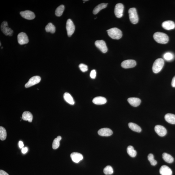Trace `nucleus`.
Returning a JSON list of instances; mask_svg holds the SVG:
<instances>
[{
    "mask_svg": "<svg viewBox=\"0 0 175 175\" xmlns=\"http://www.w3.org/2000/svg\"><path fill=\"white\" fill-rule=\"evenodd\" d=\"M128 101L131 106L135 107L139 106L141 102V100L138 98H130L128 99Z\"/></svg>",
    "mask_w": 175,
    "mask_h": 175,
    "instance_id": "nucleus-18",
    "label": "nucleus"
},
{
    "mask_svg": "<svg viewBox=\"0 0 175 175\" xmlns=\"http://www.w3.org/2000/svg\"><path fill=\"white\" fill-rule=\"evenodd\" d=\"M17 39L20 45L28 43L29 41L28 36L24 32H20L18 34Z\"/></svg>",
    "mask_w": 175,
    "mask_h": 175,
    "instance_id": "nucleus-9",
    "label": "nucleus"
},
{
    "mask_svg": "<svg viewBox=\"0 0 175 175\" xmlns=\"http://www.w3.org/2000/svg\"><path fill=\"white\" fill-rule=\"evenodd\" d=\"M165 120L169 124H175V115L172 113H167L165 117Z\"/></svg>",
    "mask_w": 175,
    "mask_h": 175,
    "instance_id": "nucleus-20",
    "label": "nucleus"
},
{
    "mask_svg": "<svg viewBox=\"0 0 175 175\" xmlns=\"http://www.w3.org/2000/svg\"><path fill=\"white\" fill-rule=\"evenodd\" d=\"M98 134L100 136H111L113 133L111 129L107 128H102L98 131Z\"/></svg>",
    "mask_w": 175,
    "mask_h": 175,
    "instance_id": "nucleus-15",
    "label": "nucleus"
},
{
    "mask_svg": "<svg viewBox=\"0 0 175 175\" xmlns=\"http://www.w3.org/2000/svg\"><path fill=\"white\" fill-rule=\"evenodd\" d=\"M155 40L158 43L166 44L169 41L168 36L164 33L160 32H155L154 35Z\"/></svg>",
    "mask_w": 175,
    "mask_h": 175,
    "instance_id": "nucleus-1",
    "label": "nucleus"
},
{
    "mask_svg": "<svg viewBox=\"0 0 175 175\" xmlns=\"http://www.w3.org/2000/svg\"><path fill=\"white\" fill-rule=\"evenodd\" d=\"M22 118L25 121H28L29 122H31L33 119L32 115L29 112H24L22 114Z\"/></svg>",
    "mask_w": 175,
    "mask_h": 175,
    "instance_id": "nucleus-21",
    "label": "nucleus"
},
{
    "mask_svg": "<svg viewBox=\"0 0 175 175\" xmlns=\"http://www.w3.org/2000/svg\"><path fill=\"white\" fill-rule=\"evenodd\" d=\"M160 173L162 175H172V172L170 168L166 165H162L160 169Z\"/></svg>",
    "mask_w": 175,
    "mask_h": 175,
    "instance_id": "nucleus-17",
    "label": "nucleus"
},
{
    "mask_svg": "<svg viewBox=\"0 0 175 175\" xmlns=\"http://www.w3.org/2000/svg\"><path fill=\"white\" fill-rule=\"evenodd\" d=\"M45 30L47 32L54 34L56 31V27L52 23H49L45 27Z\"/></svg>",
    "mask_w": 175,
    "mask_h": 175,
    "instance_id": "nucleus-26",
    "label": "nucleus"
},
{
    "mask_svg": "<svg viewBox=\"0 0 175 175\" xmlns=\"http://www.w3.org/2000/svg\"><path fill=\"white\" fill-rule=\"evenodd\" d=\"M136 65V61L134 60H125L121 63V65L124 69H129L134 67Z\"/></svg>",
    "mask_w": 175,
    "mask_h": 175,
    "instance_id": "nucleus-10",
    "label": "nucleus"
},
{
    "mask_svg": "<svg viewBox=\"0 0 175 175\" xmlns=\"http://www.w3.org/2000/svg\"><path fill=\"white\" fill-rule=\"evenodd\" d=\"M127 151L128 155L133 158L136 156L137 154L136 150L134 149L133 147L131 146H129L127 147Z\"/></svg>",
    "mask_w": 175,
    "mask_h": 175,
    "instance_id": "nucleus-27",
    "label": "nucleus"
},
{
    "mask_svg": "<svg viewBox=\"0 0 175 175\" xmlns=\"http://www.w3.org/2000/svg\"><path fill=\"white\" fill-rule=\"evenodd\" d=\"M171 85L172 87H175V76L172 79Z\"/></svg>",
    "mask_w": 175,
    "mask_h": 175,
    "instance_id": "nucleus-38",
    "label": "nucleus"
},
{
    "mask_svg": "<svg viewBox=\"0 0 175 175\" xmlns=\"http://www.w3.org/2000/svg\"><path fill=\"white\" fill-rule=\"evenodd\" d=\"M96 46L102 53H105L107 52L108 48L106 42L103 40H97L95 42Z\"/></svg>",
    "mask_w": 175,
    "mask_h": 175,
    "instance_id": "nucleus-11",
    "label": "nucleus"
},
{
    "mask_svg": "<svg viewBox=\"0 0 175 175\" xmlns=\"http://www.w3.org/2000/svg\"><path fill=\"white\" fill-rule=\"evenodd\" d=\"M103 172L106 175H110L112 174L113 173V168L110 166H107L103 169Z\"/></svg>",
    "mask_w": 175,
    "mask_h": 175,
    "instance_id": "nucleus-32",
    "label": "nucleus"
},
{
    "mask_svg": "<svg viewBox=\"0 0 175 175\" xmlns=\"http://www.w3.org/2000/svg\"><path fill=\"white\" fill-rule=\"evenodd\" d=\"M62 139L61 136H58L54 139L52 144V148L53 149H57L59 147L60 145V141Z\"/></svg>",
    "mask_w": 175,
    "mask_h": 175,
    "instance_id": "nucleus-28",
    "label": "nucleus"
},
{
    "mask_svg": "<svg viewBox=\"0 0 175 175\" xmlns=\"http://www.w3.org/2000/svg\"><path fill=\"white\" fill-rule=\"evenodd\" d=\"M88 1V0H86V1Z\"/></svg>",
    "mask_w": 175,
    "mask_h": 175,
    "instance_id": "nucleus-40",
    "label": "nucleus"
},
{
    "mask_svg": "<svg viewBox=\"0 0 175 175\" xmlns=\"http://www.w3.org/2000/svg\"><path fill=\"white\" fill-rule=\"evenodd\" d=\"M162 158L164 160L168 163H172L174 161V158L171 155L166 153L162 154Z\"/></svg>",
    "mask_w": 175,
    "mask_h": 175,
    "instance_id": "nucleus-24",
    "label": "nucleus"
},
{
    "mask_svg": "<svg viewBox=\"0 0 175 175\" xmlns=\"http://www.w3.org/2000/svg\"><path fill=\"white\" fill-rule=\"evenodd\" d=\"M1 29L3 33L6 36H12L13 34V31L11 29L8 27V23L4 21L1 24Z\"/></svg>",
    "mask_w": 175,
    "mask_h": 175,
    "instance_id": "nucleus-5",
    "label": "nucleus"
},
{
    "mask_svg": "<svg viewBox=\"0 0 175 175\" xmlns=\"http://www.w3.org/2000/svg\"><path fill=\"white\" fill-rule=\"evenodd\" d=\"M19 147H20V148H23V147H24V144L23 143V142L21 141H20L19 142Z\"/></svg>",
    "mask_w": 175,
    "mask_h": 175,
    "instance_id": "nucleus-39",
    "label": "nucleus"
},
{
    "mask_svg": "<svg viewBox=\"0 0 175 175\" xmlns=\"http://www.w3.org/2000/svg\"><path fill=\"white\" fill-rule=\"evenodd\" d=\"M27 151H28V148L27 147H23V148H22L21 152L23 154H26Z\"/></svg>",
    "mask_w": 175,
    "mask_h": 175,
    "instance_id": "nucleus-36",
    "label": "nucleus"
},
{
    "mask_svg": "<svg viewBox=\"0 0 175 175\" xmlns=\"http://www.w3.org/2000/svg\"><path fill=\"white\" fill-rule=\"evenodd\" d=\"M162 26L164 29L169 30L175 28V24L174 22L172 20H167L162 23Z\"/></svg>",
    "mask_w": 175,
    "mask_h": 175,
    "instance_id": "nucleus-14",
    "label": "nucleus"
},
{
    "mask_svg": "<svg viewBox=\"0 0 175 175\" xmlns=\"http://www.w3.org/2000/svg\"><path fill=\"white\" fill-rule=\"evenodd\" d=\"M108 35L111 38L114 39H119L122 36V33L119 29L113 28L107 30Z\"/></svg>",
    "mask_w": 175,
    "mask_h": 175,
    "instance_id": "nucleus-2",
    "label": "nucleus"
},
{
    "mask_svg": "<svg viewBox=\"0 0 175 175\" xmlns=\"http://www.w3.org/2000/svg\"><path fill=\"white\" fill-rule=\"evenodd\" d=\"M96 71L95 69L92 70L91 71V73H90V77L92 79H95L96 76Z\"/></svg>",
    "mask_w": 175,
    "mask_h": 175,
    "instance_id": "nucleus-35",
    "label": "nucleus"
},
{
    "mask_svg": "<svg viewBox=\"0 0 175 175\" xmlns=\"http://www.w3.org/2000/svg\"><path fill=\"white\" fill-rule=\"evenodd\" d=\"M124 6L123 4L118 3L116 5L114 8V14L118 18H120L123 16Z\"/></svg>",
    "mask_w": 175,
    "mask_h": 175,
    "instance_id": "nucleus-7",
    "label": "nucleus"
},
{
    "mask_svg": "<svg viewBox=\"0 0 175 175\" xmlns=\"http://www.w3.org/2000/svg\"><path fill=\"white\" fill-rule=\"evenodd\" d=\"M147 158H148L149 161L152 165L155 166L157 165V162L156 160H154V156L152 154H149Z\"/></svg>",
    "mask_w": 175,
    "mask_h": 175,
    "instance_id": "nucleus-33",
    "label": "nucleus"
},
{
    "mask_svg": "<svg viewBox=\"0 0 175 175\" xmlns=\"http://www.w3.org/2000/svg\"><path fill=\"white\" fill-rule=\"evenodd\" d=\"M7 132L6 130L3 127H0V139L1 140H4L6 139L7 137Z\"/></svg>",
    "mask_w": 175,
    "mask_h": 175,
    "instance_id": "nucleus-30",
    "label": "nucleus"
},
{
    "mask_svg": "<svg viewBox=\"0 0 175 175\" xmlns=\"http://www.w3.org/2000/svg\"><path fill=\"white\" fill-rule=\"evenodd\" d=\"M92 102L95 105H102L106 103L107 100L106 98L103 97H97L94 98Z\"/></svg>",
    "mask_w": 175,
    "mask_h": 175,
    "instance_id": "nucleus-19",
    "label": "nucleus"
},
{
    "mask_svg": "<svg viewBox=\"0 0 175 175\" xmlns=\"http://www.w3.org/2000/svg\"><path fill=\"white\" fill-rule=\"evenodd\" d=\"M0 175H9L5 171L1 170H0Z\"/></svg>",
    "mask_w": 175,
    "mask_h": 175,
    "instance_id": "nucleus-37",
    "label": "nucleus"
},
{
    "mask_svg": "<svg viewBox=\"0 0 175 175\" xmlns=\"http://www.w3.org/2000/svg\"><path fill=\"white\" fill-rule=\"evenodd\" d=\"M3 47H2L1 48V49H3Z\"/></svg>",
    "mask_w": 175,
    "mask_h": 175,
    "instance_id": "nucleus-41",
    "label": "nucleus"
},
{
    "mask_svg": "<svg viewBox=\"0 0 175 175\" xmlns=\"http://www.w3.org/2000/svg\"><path fill=\"white\" fill-rule=\"evenodd\" d=\"M66 28L68 36L70 37L74 32L75 26L73 21L70 19H68L67 21Z\"/></svg>",
    "mask_w": 175,
    "mask_h": 175,
    "instance_id": "nucleus-6",
    "label": "nucleus"
},
{
    "mask_svg": "<svg viewBox=\"0 0 175 175\" xmlns=\"http://www.w3.org/2000/svg\"><path fill=\"white\" fill-rule=\"evenodd\" d=\"M108 4L102 3L100 4L96 7L94 9L93 13L94 14H96L102 9H105L107 6Z\"/></svg>",
    "mask_w": 175,
    "mask_h": 175,
    "instance_id": "nucleus-23",
    "label": "nucleus"
},
{
    "mask_svg": "<svg viewBox=\"0 0 175 175\" xmlns=\"http://www.w3.org/2000/svg\"><path fill=\"white\" fill-rule=\"evenodd\" d=\"M128 127L132 130L137 132H140L141 131V129L140 127L135 123H130L128 124Z\"/></svg>",
    "mask_w": 175,
    "mask_h": 175,
    "instance_id": "nucleus-25",
    "label": "nucleus"
},
{
    "mask_svg": "<svg viewBox=\"0 0 175 175\" xmlns=\"http://www.w3.org/2000/svg\"></svg>",
    "mask_w": 175,
    "mask_h": 175,
    "instance_id": "nucleus-42",
    "label": "nucleus"
},
{
    "mask_svg": "<svg viewBox=\"0 0 175 175\" xmlns=\"http://www.w3.org/2000/svg\"><path fill=\"white\" fill-rule=\"evenodd\" d=\"M128 13L131 23L133 24H137L139 21V17L136 8H133L130 9L128 10Z\"/></svg>",
    "mask_w": 175,
    "mask_h": 175,
    "instance_id": "nucleus-4",
    "label": "nucleus"
},
{
    "mask_svg": "<svg viewBox=\"0 0 175 175\" xmlns=\"http://www.w3.org/2000/svg\"><path fill=\"white\" fill-rule=\"evenodd\" d=\"M20 14L22 17L27 20H32L35 17V13L30 10L21 12H20Z\"/></svg>",
    "mask_w": 175,
    "mask_h": 175,
    "instance_id": "nucleus-12",
    "label": "nucleus"
},
{
    "mask_svg": "<svg viewBox=\"0 0 175 175\" xmlns=\"http://www.w3.org/2000/svg\"><path fill=\"white\" fill-rule=\"evenodd\" d=\"M65 9V7L64 5H60L57 8L55 11V15L57 17H60L63 14V13Z\"/></svg>",
    "mask_w": 175,
    "mask_h": 175,
    "instance_id": "nucleus-29",
    "label": "nucleus"
},
{
    "mask_svg": "<svg viewBox=\"0 0 175 175\" xmlns=\"http://www.w3.org/2000/svg\"><path fill=\"white\" fill-rule=\"evenodd\" d=\"M41 78L39 76H32L29 79V81L26 83L25 86L26 88H29L39 83L41 81Z\"/></svg>",
    "mask_w": 175,
    "mask_h": 175,
    "instance_id": "nucleus-8",
    "label": "nucleus"
},
{
    "mask_svg": "<svg viewBox=\"0 0 175 175\" xmlns=\"http://www.w3.org/2000/svg\"><path fill=\"white\" fill-rule=\"evenodd\" d=\"M79 67L82 72H85L88 70V68L86 65L83 64H80L79 65Z\"/></svg>",
    "mask_w": 175,
    "mask_h": 175,
    "instance_id": "nucleus-34",
    "label": "nucleus"
},
{
    "mask_svg": "<svg viewBox=\"0 0 175 175\" xmlns=\"http://www.w3.org/2000/svg\"><path fill=\"white\" fill-rule=\"evenodd\" d=\"M64 98L65 101L71 105L74 104L75 102L73 97L69 93L65 92L64 94Z\"/></svg>",
    "mask_w": 175,
    "mask_h": 175,
    "instance_id": "nucleus-22",
    "label": "nucleus"
},
{
    "mask_svg": "<svg viewBox=\"0 0 175 175\" xmlns=\"http://www.w3.org/2000/svg\"><path fill=\"white\" fill-rule=\"evenodd\" d=\"M70 157L72 161L76 163H78L83 159V155L80 153L73 152L70 155Z\"/></svg>",
    "mask_w": 175,
    "mask_h": 175,
    "instance_id": "nucleus-16",
    "label": "nucleus"
},
{
    "mask_svg": "<svg viewBox=\"0 0 175 175\" xmlns=\"http://www.w3.org/2000/svg\"><path fill=\"white\" fill-rule=\"evenodd\" d=\"M165 62L161 58L157 59L154 62L152 66V70L154 73H158L162 70L164 66Z\"/></svg>",
    "mask_w": 175,
    "mask_h": 175,
    "instance_id": "nucleus-3",
    "label": "nucleus"
},
{
    "mask_svg": "<svg viewBox=\"0 0 175 175\" xmlns=\"http://www.w3.org/2000/svg\"><path fill=\"white\" fill-rule=\"evenodd\" d=\"M164 58L167 61H171L174 58V56L173 54L170 52L165 53L163 55Z\"/></svg>",
    "mask_w": 175,
    "mask_h": 175,
    "instance_id": "nucleus-31",
    "label": "nucleus"
},
{
    "mask_svg": "<svg viewBox=\"0 0 175 175\" xmlns=\"http://www.w3.org/2000/svg\"><path fill=\"white\" fill-rule=\"evenodd\" d=\"M155 130L158 135L161 136H165L167 132L165 127L159 125L155 126Z\"/></svg>",
    "mask_w": 175,
    "mask_h": 175,
    "instance_id": "nucleus-13",
    "label": "nucleus"
}]
</instances>
